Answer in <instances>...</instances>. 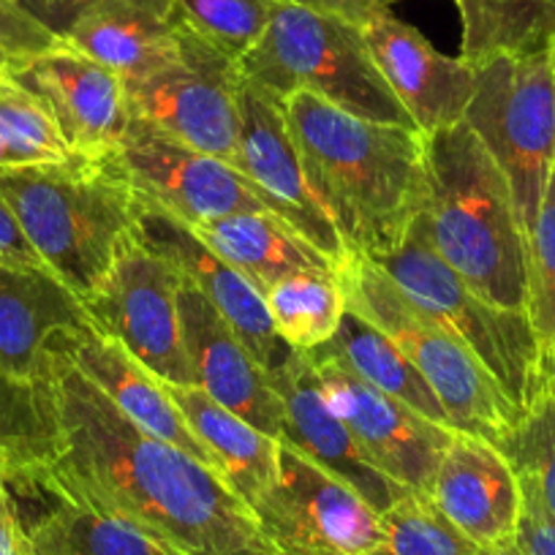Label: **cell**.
<instances>
[{
    "label": "cell",
    "mask_w": 555,
    "mask_h": 555,
    "mask_svg": "<svg viewBox=\"0 0 555 555\" xmlns=\"http://www.w3.org/2000/svg\"><path fill=\"white\" fill-rule=\"evenodd\" d=\"M57 41L61 39L47 30L20 0H0V74L52 50Z\"/></svg>",
    "instance_id": "e575fe53"
},
{
    "label": "cell",
    "mask_w": 555,
    "mask_h": 555,
    "mask_svg": "<svg viewBox=\"0 0 555 555\" xmlns=\"http://www.w3.org/2000/svg\"><path fill=\"white\" fill-rule=\"evenodd\" d=\"M180 286L183 275L142 237L137 223L82 306L88 322L126 346L153 376L196 387L180 333Z\"/></svg>",
    "instance_id": "9c48e42d"
},
{
    "label": "cell",
    "mask_w": 555,
    "mask_h": 555,
    "mask_svg": "<svg viewBox=\"0 0 555 555\" xmlns=\"http://www.w3.org/2000/svg\"><path fill=\"white\" fill-rule=\"evenodd\" d=\"M88 324L82 300L44 264H0V373L34 378L47 344Z\"/></svg>",
    "instance_id": "cb8c5ba5"
},
{
    "label": "cell",
    "mask_w": 555,
    "mask_h": 555,
    "mask_svg": "<svg viewBox=\"0 0 555 555\" xmlns=\"http://www.w3.org/2000/svg\"><path fill=\"white\" fill-rule=\"evenodd\" d=\"M0 264H41L3 194H0Z\"/></svg>",
    "instance_id": "74e56055"
},
{
    "label": "cell",
    "mask_w": 555,
    "mask_h": 555,
    "mask_svg": "<svg viewBox=\"0 0 555 555\" xmlns=\"http://www.w3.org/2000/svg\"><path fill=\"white\" fill-rule=\"evenodd\" d=\"M0 77L17 82L47 106L74 156H106L131 122L122 79L63 39Z\"/></svg>",
    "instance_id": "5bb4252c"
},
{
    "label": "cell",
    "mask_w": 555,
    "mask_h": 555,
    "mask_svg": "<svg viewBox=\"0 0 555 555\" xmlns=\"http://www.w3.org/2000/svg\"><path fill=\"white\" fill-rule=\"evenodd\" d=\"M34 382L47 444L39 466L20 474L57 479L169 555H275L216 468L137 428L57 351H44Z\"/></svg>",
    "instance_id": "6da1fadb"
},
{
    "label": "cell",
    "mask_w": 555,
    "mask_h": 555,
    "mask_svg": "<svg viewBox=\"0 0 555 555\" xmlns=\"http://www.w3.org/2000/svg\"><path fill=\"white\" fill-rule=\"evenodd\" d=\"M12 167H30L25 162V156H20L12 145H7L3 139H0V169H12Z\"/></svg>",
    "instance_id": "ab89813d"
},
{
    "label": "cell",
    "mask_w": 555,
    "mask_h": 555,
    "mask_svg": "<svg viewBox=\"0 0 555 555\" xmlns=\"http://www.w3.org/2000/svg\"><path fill=\"white\" fill-rule=\"evenodd\" d=\"M20 3H23L47 30H52L57 39H66V34L74 28V23H77L90 7H95L99 0H20Z\"/></svg>",
    "instance_id": "8d00e7d4"
},
{
    "label": "cell",
    "mask_w": 555,
    "mask_h": 555,
    "mask_svg": "<svg viewBox=\"0 0 555 555\" xmlns=\"http://www.w3.org/2000/svg\"><path fill=\"white\" fill-rule=\"evenodd\" d=\"M371 555H488L457 531L428 493H409L382 512V539Z\"/></svg>",
    "instance_id": "f546056e"
},
{
    "label": "cell",
    "mask_w": 555,
    "mask_h": 555,
    "mask_svg": "<svg viewBox=\"0 0 555 555\" xmlns=\"http://www.w3.org/2000/svg\"><path fill=\"white\" fill-rule=\"evenodd\" d=\"M250 509L275 555H371L382 539V515L354 488L286 444Z\"/></svg>",
    "instance_id": "8fae6325"
},
{
    "label": "cell",
    "mask_w": 555,
    "mask_h": 555,
    "mask_svg": "<svg viewBox=\"0 0 555 555\" xmlns=\"http://www.w3.org/2000/svg\"><path fill=\"white\" fill-rule=\"evenodd\" d=\"M504 455L515 472H526L537 482L539 495L555 520V373L544 378V387L506 441Z\"/></svg>",
    "instance_id": "836d02e7"
},
{
    "label": "cell",
    "mask_w": 555,
    "mask_h": 555,
    "mask_svg": "<svg viewBox=\"0 0 555 555\" xmlns=\"http://www.w3.org/2000/svg\"><path fill=\"white\" fill-rule=\"evenodd\" d=\"M47 349L57 351L63 360L72 362L137 428L180 447L199 463L216 468L207 447L196 439L194 430L189 428V423L180 414L178 403L169 395L167 382L153 376L126 346L117 344L115 338L101 335L88 322L82 327L57 333L47 344Z\"/></svg>",
    "instance_id": "44dd1931"
},
{
    "label": "cell",
    "mask_w": 555,
    "mask_h": 555,
    "mask_svg": "<svg viewBox=\"0 0 555 555\" xmlns=\"http://www.w3.org/2000/svg\"><path fill=\"white\" fill-rule=\"evenodd\" d=\"M167 389L189 428L207 447L218 474L245 504L254 506L275 482L281 441L212 400L205 389L191 384H167Z\"/></svg>",
    "instance_id": "d4e9b609"
},
{
    "label": "cell",
    "mask_w": 555,
    "mask_h": 555,
    "mask_svg": "<svg viewBox=\"0 0 555 555\" xmlns=\"http://www.w3.org/2000/svg\"><path fill=\"white\" fill-rule=\"evenodd\" d=\"M346 308L382 330L423 373L457 434L479 436L504 450L522 423L488 367L447 327L420 311L373 259L349 254L338 267Z\"/></svg>",
    "instance_id": "8992f818"
},
{
    "label": "cell",
    "mask_w": 555,
    "mask_h": 555,
    "mask_svg": "<svg viewBox=\"0 0 555 555\" xmlns=\"http://www.w3.org/2000/svg\"><path fill=\"white\" fill-rule=\"evenodd\" d=\"M295 7L308 9V12L324 14V17L344 20V23L365 28L373 17L389 12L392 0H289Z\"/></svg>",
    "instance_id": "d590c367"
},
{
    "label": "cell",
    "mask_w": 555,
    "mask_h": 555,
    "mask_svg": "<svg viewBox=\"0 0 555 555\" xmlns=\"http://www.w3.org/2000/svg\"><path fill=\"white\" fill-rule=\"evenodd\" d=\"M278 0H178L194 34L240 61L264 34Z\"/></svg>",
    "instance_id": "d6a6232c"
},
{
    "label": "cell",
    "mask_w": 555,
    "mask_h": 555,
    "mask_svg": "<svg viewBox=\"0 0 555 555\" xmlns=\"http://www.w3.org/2000/svg\"><path fill=\"white\" fill-rule=\"evenodd\" d=\"M178 311L183 349L194 371L196 387L264 430L267 436L278 439L281 400L272 389L270 376L250 354L243 338L223 322L212 302L189 281L180 286Z\"/></svg>",
    "instance_id": "ffe728a7"
},
{
    "label": "cell",
    "mask_w": 555,
    "mask_h": 555,
    "mask_svg": "<svg viewBox=\"0 0 555 555\" xmlns=\"http://www.w3.org/2000/svg\"><path fill=\"white\" fill-rule=\"evenodd\" d=\"M139 196V194H137ZM139 232L175 270L212 302L223 322L243 338L264 373H275L295 349L278 338L264 295L218 256L194 229L156 202L139 196Z\"/></svg>",
    "instance_id": "9a60e30c"
},
{
    "label": "cell",
    "mask_w": 555,
    "mask_h": 555,
    "mask_svg": "<svg viewBox=\"0 0 555 555\" xmlns=\"http://www.w3.org/2000/svg\"><path fill=\"white\" fill-rule=\"evenodd\" d=\"M302 172L349 254H389L425 207V137L297 90L281 101Z\"/></svg>",
    "instance_id": "7a4b0ae2"
},
{
    "label": "cell",
    "mask_w": 555,
    "mask_h": 555,
    "mask_svg": "<svg viewBox=\"0 0 555 555\" xmlns=\"http://www.w3.org/2000/svg\"><path fill=\"white\" fill-rule=\"evenodd\" d=\"M0 194L47 270L85 300L139 223V196L106 158L0 169Z\"/></svg>",
    "instance_id": "277c9868"
},
{
    "label": "cell",
    "mask_w": 555,
    "mask_h": 555,
    "mask_svg": "<svg viewBox=\"0 0 555 555\" xmlns=\"http://www.w3.org/2000/svg\"><path fill=\"white\" fill-rule=\"evenodd\" d=\"M547 57H550V66H553V74H555V39H553V44L547 47Z\"/></svg>",
    "instance_id": "60d3db41"
},
{
    "label": "cell",
    "mask_w": 555,
    "mask_h": 555,
    "mask_svg": "<svg viewBox=\"0 0 555 555\" xmlns=\"http://www.w3.org/2000/svg\"><path fill=\"white\" fill-rule=\"evenodd\" d=\"M461 12V57L537 55L555 39V0H455Z\"/></svg>",
    "instance_id": "83f0119b"
},
{
    "label": "cell",
    "mask_w": 555,
    "mask_h": 555,
    "mask_svg": "<svg viewBox=\"0 0 555 555\" xmlns=\"http://www.w3.org/2000/svg\"><path fill=\"white\" fill-rule=\"evenodd\" d=\"M428 495L485 553H504L517 544L522 488L501 447L479 436H452Z\"/></svg>",
    "instance_id": "d6986e66"
},
{
    "label": "cell",
    "mask_w": 555,
    "mask_h": 555,
    "mask_svg": "<svg viewBox=\"0 0 555 555\" xmlns=\"http://www.w3.org/2000/svg\"><path fill=\"white\" fill-rule=\"evenodd\" d=\"M416 229L482 300L528 317V237L509 180L466 122L425 137Z\"/></svg>",
    "instance_id": "3957f363"
},
{
    "label": "cell",
    "mask_w": 555,
    "mask_h": 555,
    "mask_svg": "<svg viewBox=\"0 0 555 555\" xmlns=\"http://www.w3.org/2000/svg\"><path fill=\"white\" fill-rule=\"evenodd\" d=\"M237 61L185 30L178 61L139 82L126 85L128 106L139 120L172 137L175 142L212 158L237 162L243 109H240Z\"/></svg>",
    "instance_id": "30bf717a"
},
{
    "label": "cell",
    "mask_w": 555,
    "mask_h": 555,
    "mask_svg": "<svg viewBox=\"0 0 555 555\" xmlns=\"http://www.w3.org/2000/svg\"><path fill=\"white\" fill-rule=\"evenodd\" d=\"M0 139L25 156L28 164L77 158L47 106L7 77H0Z\"/></svg>",
    "instance_id": "1f68e13d"
},
{
    "label": "cell",
    "mask_w": 555,
    "mask_h": 555,
    "mask_svg": "<svg viewBox=\"0 0 555 555\" xmlns=\"http://www.w3.org/2000/svg\"><path fill=\"white\" fill-rule=\"evenodd\" d=\"M376 68L423 137L463 122L477 90V68L436 50L416 28L392 12L362 28Z\"/></svg>",
    "instance_id": "ac0fdd59"
},
{
    "label": "cell",
    "mask_w": 555,
    "mask_h": 555,
    "mask_svg": "<svg viewBox=\"0 0 555 555\" xmlns=\"http://www.w3.org/2000/svg\"><path fill=\"white\" fill-rule=\"evenodd\" d=\"M373 261L420 311L436 319L474 351L506 398L526 416L547 378L537 333L526 313L504 311L482 300L450 264L439 259L416 223L398 248Z\"/></svg>",
    "instance_id": "52a82bcc"
},
{
    "label": "cell",
    "mask_w": 555,
    "mask_h": 555,
    "mask_svg": "<svg viewBox=\"0 0 555 555\" xmlns=\"http://www.w3.org/2000/svg\"><path fill=\"white\" fill-rule=\"evenodd\" d=\"M240 109H243V131H240L234 169L243 172L270 199L281 221L289 223L338 270L349 259V250L308 185L300 153L286 126L284 106L243 79Z\"/></svg>",
    "instance_id": "2e32d148"
},
{
    "label": "cell",
    "mask_w": 555,
    "mask_h": 555,
    "mask_svg": "<svg viewBox=\"0 0 555 555\" xmlns=\"http://www.w3.org/2000/svg\"><path fill=\"white\" fill-rule=\"evenodd\" d=\"M0 555H30L20 506L3 479H0Z\"/></svg>",
    "instance_id": "f35d334b"
},
{
    "label": "cell",
    "mask_w": 555,
    "mask_h": 555,
    "mask_svg": "<svg viewBox=\"0 0 555 555\" xmlns=\"http://www.w3.org/2000/svg\"><path fill=\"white\" fill-rule=\"evenodd\" d=\"M101 158H106L139 196L156 202L191 227L234 212L278 216L270 199L232 164L180 145L133 115L120 142Z\"/></svg>",
    "instance_id": "7c38bea8"
},
{
    "label": "cell",
    "mask_w": 555,
    "mask_h": 555,
    "mask_svg": "<svg viewBox=\"0 0 555 555\" xmlns=\"http://www.w3.org/2000/svg\"><path fill=\"white\" fill-rule=\"evenodd\" d=\"M308 357L311 360L338 362L340 367L354 373L365 384L382 389L389 398L400 400L409 409L428 416L430 423L455 430L441 400L436 398V392L425 382L423 373L416 371L414 362L403 354V349L398 344H392L371 322L351 313L349 308H346L338 333L327 344L319 346L317 351H308Z\"/></svg>",
    "instance_id": "4316f807"
},
{
    "label": "cell",
    "mask_w": 555,
    "mask_h": 555,
    "mask_svg": "<svg viewBox=\"0 0 555 555\" xmlns=\"http://www.w3.org/2000/svg\"><path fill=\"white\" fill-rule=\"evenodd\" d=\"M270 384L281 400V444L344 479L378 515L409 493L362 452L351 430L324 398L317 371L302 351H295L275 373H270Z\"/></svg>",
    "instance_id": "e0dca14e"
},
{
    "label": "cell",
    "mask_w": 555,
    "mask_h": 555,
    "mask_svg": "<svg viewBox=\"0 0 555 555\" xmlns=\"http://www.w3.org/2000/svg\"><path fill=\"white\" fill-rule=\"evenodd\" d=\"M528 322L537 333L544 376L555 373V169L528 237Z\"/></svg>",
    "instance_id": "4dcf8cb0"
},
{
    "label": "cell",
    "mask_w": 555,
    "mask_h": 555,
    "mask_svg": "<svg viewBox=\"0 0 555 555\" xmlns=\"http://www.w3.org/2000/svg\"><path fill=\"white\" fill-rule=\"evenodd\" d=\"M488 555H520V553H517V544H515V547L504 550V553H488Z\"/></svg>",
    "instance_id": "b9f144b4"
},
{
    "label": "cell",
    "mask_w": 555,
    "mask_h": 555,
    "mask_svg": "<svg viewBox=\"0 0 555 555\" xmlns=\"http://www.w3.org/2000/svg\"><path fill=\"white\" fill-rule=\"evenodd\" d=\"M311 365L324 398L344 420L362 452L405 490L428 493L436 468L457 430L430 423L428 416L365 384L338 362L311 360Z\"/></svg>",
    "instance_id": "4fadbf2b"
},
{
    "label": "cell",
    "mask_w": 555,
    "mask_h": 555,
    "mask_svg": "<svg viewBox=\"0 0 555 555\" xmlns=\"http://www.w3.org/2000/svg\"><path fill=\"white\" fill-rule=\"evenodd\" d=\"M264 300L278 338L302 354L327 344L346 313L338 270L292 272L264 292Z\"/></svg>",
    "instance_id": "f1b7e54d"
},
{
    "label": "cell",
    "mask_w": 555,
    "mask_h": 555,
    "mask_svg": "<svg viewBox=\"0 0 555 555\" xmlns=\"http://www.w3.org/2000/svg\"><path fill=\"white\" fill-rule=\"evenodd\" d=\"M477 68L466 122L509 180L522 232L531 237L555 158V74L547 52L493 55Z\"/></svg>",
    "instance_id": "ba28073f"
},
{
    "label": "cell",
    "mask_w": 555,
    "mask_h": 555,
    "mask_svg": "<svg viewBox=\"0 0 555 555\" xmlns=\"http://www.w3.org/2000/svg\"><path fill=\"white\" fill-rule=\"evenodd\" d=\"M189 28L178 0H99L63 41L131 85L178 61Z\"/></svg>",
    "instance_id": "7402d4cb"
},
{
    "label": "cell",
    "mask_w": 555,
    "mask_h": 555,
    "mask_svg": "<svg viewBox=\"0 0 555 555\" xmlns=\"http://www.w3.org/2000/svg\"><path fill=\"white\" fill-rule=\"evenodd\" d=\"M237 68L245 82L278 104L306 90L362 120L414 128L376 68L362 28L289 0H278L264 34L240 57Z\"/></svg>",
    "instance_id": "5b68a950"
},
{
    "label": "cell",
    "mask_w": 555,
    "mask_h": 555,
    "mask_svg": "<svg viewBox=\"0 0 555 555\" xmlns=\"http://www.w3.org/2000/svg\"><path fill=\"white\" fill-rule=\"evenodd\" d=\"M191 229L218 256L237 267L261 295L292 272L335 270L327 256L272 212H234Z\"/></svg>",
    "instance_id": "484cf974"
},
{
    "label": "cell",
    "mask_w": 555,
    "mask_h": 555,
    "mask_svg": "<svg viewBox=\"0 0 555 555\" xmlns=\"http://www.w3.org/2000/svg\"><path fill=\"white\" fill-rule=\"evenodd\" d=\"M553 169H555V158H553Z\"/></svg>",
    "instance_id": "7bdbcfd3"
},
{
    "label": "cell",
    "mask_w": 555,
    "mask_h": 555,
    "mask_svg": "<svg viewBox=\"0 0 555 555\" xmlns=\"http://www.w3.org/2000/svg\"><path fill=\"white\" fill-rule=\"evenodd\" d=\"M7 485L12 493L41 504L39 515L23 520L30 555H169L131 522L101 509L47 474H17L7 479Z\"/></svg>",
    "instance_id": "603a6c76"
}]
</instances>
